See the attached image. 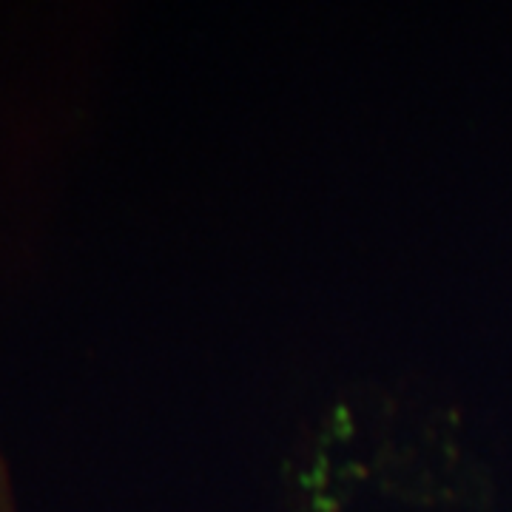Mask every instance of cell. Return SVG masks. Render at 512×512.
<instances>
[{"instance_id":"1","label":"cell","mask_w":512,"mask_h":512,"mask_svg":"<svg viewBox=\"0 0 512 512\" xmlns=\"http://www.w3.org/2000/svg\"><path fill=\"white\" fill-rule=\"evenodd\" d=\"M0 512H15V498H12V481H9V470L0 453Z\"/></svg>"}]
</instances>
